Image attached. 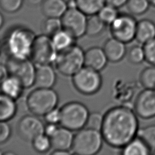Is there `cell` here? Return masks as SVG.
Wrapping results in <instances>:
<instances>
[{
    "instance_id": "obj_45",
    "label": "cell",
    "mask_w": 155,
    "mask_h": 155,
    "mask_svg": "<svg viewBox=\"0 0 155 155\" xmlns=\"http://www.w3.org/2000/svg\"><path fill=\"white\" fill-rule=\"evenodd\" d=\"M2 42L0 41V55L2 52Z\"/></svg>"
},
{
    "instance_id": "obj_16",
    "label": "cell",
    "mask_w": 155,
    "mask_h": 155,
    "mask_svg": "<svg viewBox=\"0 0 155 155\" xmlns=\"http://www.w3.org/2000/svg\"><path fill=\"white\" fill-rule=\"evenodd\" d=\"M108 60L103 48L92 47L85 51L84 66L101 71L107 66Z\"/></svg>"
},
{
    "instance_id": "obj_24",
    "label": "cell",
    "mask_w": 155,
    "mask_h": 155,
    "mask_svg": "<svg viewBox=\"0 0 155 155\" xmlns=\"http://www.w3.org/2000/svg\"><path fill=\"white\" fill-rule=\"evenodd\" d=\"M76 7L88 16L97 15L106 4L105 0H75Z\"/></svg>"
},
{
    "instance_id": "obj_19",
    "label": "cell",
    "mask_w": 155,
    "mask_h": 155,
    "mask_svg": "<svg viewBox=\"0 0 155 155\" xmlns=\"http://www.w3.org/2000/svg\"><path fill=\"white\" fill-rule=\"evenodd\" d=\"M155 38V22L150 19L137 21L135 39L138 43L145 44Z\"/></svg>"
},
{
    "instance_id": "obj_1",
    "label": "cell",
    "mask_w": 155,
    "mask_h": 155,
    "mask_svg": "<svg viewBox=\"0 0 155 155\" xmlns=\"http://www.w3.org/2000/svg\"><path fill=\"white\" fill-rule=\"evenodd\" d=\"M139 129L138 116L134 110L119 105L110 108L104 114L101 132L106 143L122 149L137 136Z\"/></svg>"
},
{
    "instance_id": "obj_15",
    "label": "cell",
    "mask_w": 155,
    "mask_h": 155,
    "mask_svg": "<svg viewBox=\"0 0 155 155\" xmlns=\"http://www.w3.org/2000/svg\"><path fill=\"white\" fill-rule=\"evenodd\" d=\"M102 48L108 62L112 63L122 61L127 53L126 44L113 37L107 39Z\"/></svg>"
},
{
    "instance_id": "obj_18",
    "label": "cell",
    "mask_w": 155,
    "mask_h": 155,
    "mask_svg": "<svg viewBox=\"0 0 155 155\" xmlns=\"http://www.w3.org/2000/svg\"><path fill=\"white\" fill-rule=\"evenodd\" d=\"M67 9L66 0H44L41 5L42 13L47 18H61Z\"/></svg>"
},
{
    "instance_id": "obj_20",
    "label": "cell",
    "mask_w": 155,
    "mask_h": 155,
    "mask_svg": "<svg viewBox=\"0 0 155 155\" xmlns=\"http://www.w3.org/2000/svg\"><path fill=\"white\" fill-rule=\"evenodd\" d=\"M24 89L22 82L10 75L5 79L0 86V92L16 101L22 96Z\"/></svg>"
},
{
    "instance_id": "obj_2",
    "label": "cell",
    "mask_w": 155,
    "mask_h": 155,
    "mask_svg": "<svg viewBox=\"0 0 155 155\" xmlns=\"http://www.w3.org/2000/svg\"><path fill=\"white\" fill-rule=\"evenodd\" d=\"M36 36L34 31L27 27L22 25H14L4 35L2 41V50L7 58H30Z\"/></svg>"
},
{
    "instance_id": "obj_47",
    "label": "cell",
    "mask_w": 155,
    "mask_h": 155,
    "mask_svg": "<svg viewBox=\"0 0 155 155\" xmlns=\"http://www.w3.org/2000/svg\"><path fill=\"white\" fill-rule=\"evenodd\" d=\"M153 153L154 154H155V150H154V151H153V153Z\"/></svg>"
},
{
    "instance_id": "obj_37",
    "label": "cell",
    "mask_w": 155,
    "mask_h": 155,
    "mask_svg": "<svg viewBox=\"0 0 155 155\" xmlns=\"http://www.w3.org/2000/svg\"><path fill=\"white\" fill-rule=\"evenodd\" d=\"M43 117L46 123L60 124L61 119V108L56 107L48 112Z\"/></svg>"
},
{
    "instance_id": "obj_21",
    "label": "cell",
    "mask_w": 155,
    "mask_h": 155,
    "mask_svg": "<svg viewBox=\"0 0 155 155\" xmlns=\"http://www.w3.org/2000/svg\"><path fill=\"white\" fill-rule=\"evenodd\" d=\"M17 110L16 100L0 92V121L8 122L15 116Z\"/></svg>"
},
{
    "instance_id": "obj_27",
    "label": "cell",
    "mask_w": 155,
    "mask_h": 155,
    "mask_svg": "<svg viewBox=\"0 0 155 155\" xmlns=\"http://www.w3.org/2000/svg\"><path fill=\"white\" fill-rule=\"evenodd\" d=\"M139 82L143 88L155 90V66L144 68L139 75Z\"/></svg>"
},
{
    "instance_id": "obj_17",
    "label": "cell",
    "mask_w": 155,
    "mask_h": 155,
    "mask_svg": "<svg viewBox=\"0 0 155 155\" xmlns=\"http://www.w3.org/2000/svg\"><path fill=\"white\" fill-rule=\"evenodd\" d=\"M73 132L67 128L59 126L56 132L50 137L52 149L70 151L74 136Z\"/></svg>"
},
{
    "instance_id": "obj_46",
    "label": "cell",
    "mask_w": 155,
    "mask_h": 155,
    "mask_svg": "<svg viewBox=\"0 0 155 155\" xmlns=\"http://www.w3.org/2000/svg\"><path fill=\"white\" fill-rule=\"evenodd\" d=\"M3 154V152L2 151V150L0 149V155H2Z\"/></svg>"
},
{
    "instance_id": "obj_5",
    "label": "cell",
    "mask_w": 155,
    "mask_h": 155,
    "mask_svg": "<svg viewBox=\"0 0 155 155\" xmlns=\"http://www.w3.org/2000/svg\"><path fill=\"white\" fill-rule=\"evenodd\" d=\"M85 51L76 44L59 51L53 63L56 71L65 76H72L84 65Z\"/></svg>"
},
{
    "instance_id": "obj_31",
    "label": "cell",
    "mask_w": 155,
    "mask_h": 155,
    "mask_svg": "<svg viewBox=\"0 0 155 155\" xmlns=\"http://www.w3.org/2000/svg\"><path fill=\"white\" fill-rule=\"evenodd\" d=\"M32 147L39 153H45L52 148L50 138L46 134H42L36 137L31 141Z\"/></svg>"
},
{
    "instance_id": "obj_12",
    "label": "cell",
    "mask_w": 155,
    "mask_h": 155,
    "mask_svg": "<svg viewBox=\"0 0 155 155\" xmlns=\"http://www.w3.org/2000/svg\"><path fill=\"white\" fill-rule=\"evenodd\" d=\"M42 120L33 114L23 116L19 120L16 130L19 136L25 141L31 142L36 137L44 133Z\"/></svg>"
},
{
    "instance_id": "obj_10",
    "label": "cell",
    "mask_w": 155,
    "mask_h": 155,
    "mask_svg": "<svg viewBox=\"0 0 155 155\" xmlns=\"http://www.w3.org/2000/svg\"><path fill=\"white\" fill-rule=\"evenodd\" d=\"M137 21L130 13H120L116 19L109 25L112 37L125 44L135 39Z\"/></svg>"
},
{
    "instance_id": "obj_23",
    "label": "cell",
    "mask_w": 155,
    "mask_h": 155,
    "mask_svg": "<svg viewBox=\"0 0 155 155\" xmlns=\"http://www.w3.org/2000/svg\"><path fill=\"white\" fill-rule=\"evenodd\" d=\"M52 42L58 51L66 49L76 44V39L67 30L62 28L52 37Z\"/></svg>"
},
{
    "instance_id": "obj_29",
    "label": "cell",
    "mask_w": 155,
    "mask_h": 155,
    "mask_svg": "<svg viewBox=\"0 0 155 155\" xmlns=\"http://www.w3.org/2000/svg\"><path fill=\"white\" fill-rule=\"evenodd\" d=\"M137 136L146 143L152 151L155 150V124L139 128Z\"/></svg>"
},
{
    "instance_id": "obj_7",
    "label": "cell",
    "mask_w": 155,
    "mask_h": 155,
    "mask_svg": "<svg viewBox=\"0 0 155 155\" xmlns=\"http://www.w3.org/2000/svg\"><path fill=\"white\" fill-rule=\"evenodd\" d=\"M71 78L75 89L84 95L96 94L102 85V78L100 71L87 66H84Z\"/></svg>"
},
{
    "instance_id": "obj_8",
    "label": "cell",
    "mask_w": 155,
    "mask_h": 155,
    "mask_svg": "<svg viewBox=\"0 0 155 155\" xmlns=\"http://www.w3.org/2000/svg\"><path fill=\"white\" fill-rule=\"evenodd\" d=\"M5 64L8 74L19 79L25 88L34 86L36 67L30 58H7Z\"/></svg>"
},
{
    "instance_id": "obj_25",
    "label": "cell",
    "mask_w": 155,
    "mask_h": 155,
    "mask_svg": "<svg viewBox=\"0 0 155 155\" xmlns=\"http://www.w3.org/2000/svg\"><path fill=\"white\" fill-rule=\"evenodd\" d=\"M106 26L107 25L97 15L89 16H88L85 35L90 37L97 36L104 31Z\"/></svg>"
},
{
    "instance_id": "obj_22",
    "label": "cell",
    "mask_w": 155,
    "mask_h": 155,
    "mask_svg": "<svg viewBox=\"0 0 155 155\" xmlns=\"http://www.w3.org/2000/svg\"><path fill=\"white\" fill-rule=\"evenodd\" d=\"M151 153V149L138 136L130 141L121 150L123 155H148Z\"/></svg>"
},
{
    "instance_id": "obj_13",
    "label": "cell",
    "mask_w": 155,
    "mask_h": 155,
    "mask_svg": "<svg viewBox=\"0 0 155 155\" xmlns=\"http://www.w3.org/2000/svg\"><path fill=\"white\" fill-rule=\"evenodd\" d=\"M134 111L138 117L149 119L155 117V90L144 88L137 95Z\"/></svg>"
},
{
    "instance_id": "obj_4",
    "label": "cell",
    "mask_w": 155,
    "mask_h": 155,
    "mask_svg": "<svg viewBox=\"0 0 155 155\" xmlns=\"http://www.w3.org/2000/svg\"><path fill=\"white\" fill-rule=\"evenodd\" d=\"M104 142L101 131L84 127L74 134L71 152L78 155H94Z\"/></svg>"
},
{
    "instance_id": "obj_41",
    "label": "cell",
    "mask_w": 155,
    "mask_h": 155,
    "mask_svg": "<svg viewBox=\"0 0 155 155\" xmlns=\"http://www.w3.org/2000/svg\"><path fill=\"white\" fill-rule=\"evenodd\" d=\"M72 153L70 151H64V150H53L50 153L53 155H69Z\"/></svg>"
},
{
    "instance_id": "obj_11",
    "label": "cell",
    "mask_w": 155,
    "mask_h": 155,
    "mask_svg": "<svg viewBox=\"0 0 155 155\" xmlns=\"http://www.w3.org/2000/svg\"><path fill=\"white\" fill-rule=\"evenodd\" d=\"M61 20L62 28L71 34L76 39L85 35L88 16L78 8H68Z\"/></svg>"
},
{
    "instance_id": "obj_33",
    "label": "cell",
    "mask_w": 155,
    "mask_h": 155,
    "mask_svg": "<svg viewBox=\"0 0 155 155\" xmlns=\"http://www.w3.org/2000/svg\"><path fill=\"white\" fill-rule=\"evenodd\" d=\"M25 0H0V8L3 12L12 14L19 11Z\"/></svg>"
},
{
    "instance_id": "obj_9",
    "label": "cell",
    "mask_w": 155,
    "mask_h": 155,
    "mask_svg": "<svg viewBox=\"0 0 155 155\" xmlns=\"http://www.w3.org/2000/svg\"><path fill=\"white\" fill-rule=\"evenodd\" d=\"M58 51L51 38L44 34L36 35L31 48L30 59L37 65L54 63Z\"/></svg>"
},
{
    "instance_id": "obj_3",
    "label": "cell",
    "mask_w": 155,
    "mask_h": 155,
    "mask_svg": "<svg viewBox=\"0 0 155 155\" xmlns=\"http://www.w3.org/2000/svg\"><path fill=\"white\" fill-rule=\"evenodd\" d=\"M59 101V95L53 88L35 87L28 93L25 102L30 112L41 117L58 107Z\"/></svg>"
},
{
    "instance_id": "obj_44",
    "label": "cell",
    "mask_w": 155,
    "mask_h": 155,
    "mask_svg": "<svg viewBox=\"0 0 155 155\" xmlns=\"http://www.w3.org/2000/svg\"><path fill=\"white\" fill-rule=\"evenodd\" d=\"M151 6L155 7V0H148Z\"/></svg>"
},
{
    "instance_id": "obj_6",
    "label": "cell",
    "mask_w": 155,
    "mask_h": 155,
    "mask_svg": "<svg viewBox=\"0 0 155 155\" xmlns=\"http://www.w3.org/2000/svg\"><path fill=\"white\" fill-rule=\"evenodd\" d=\"M60 108L61 126L73 131H78L85 127L90 111L84 104L79 101H71Z\"/></svg>"
},
{
    "instance_id": "obj_30",
    "label": "cell",
    "mask_w": 155,
    "mask_h": 155,
    "mask_svg": "<svg viewBox=\"0 0 155 155\" xmlns=\"http://www.w3.org/2000/svg\"><path fill=\"white\" fill-rule=\"evenodd\" d=\"M119 8L105 4L97 14L99 18L107 25H110L119 16Z\"/></svg>"
},
{
    "instance_id": "obj_43",
    "label": "cell",
    "mask_w": 155,
    "mask_h": 155,
    "mask_svg": "<svg viewBox=\"0 0 155 155\" xmlns=\"http://www.w3.org/2000/svg\"><path fill=\"white\" fill-rule=\"evenodd\" d=\"M4 23V18L3 15L0 12V29L2 27Z\"/></svg>"
},
{
    "instance_id": "obj_32",
    "label": "cell",
    "mask_w": 155,
    "mask_h": 155,
    "mask_svg": "<svg viewBox=\"0 0 155 155\" xmlns=\"http://www.w3.org/2000/svg\"><path fill=\"white\" fill-rule=\"evenodd\" d=\"M127 58L133 64H140L145 61L143 47L139 45H133L127 53Z\"/></svg>"
},
{
    "instance_id": "obj_42",
    "label": "cell",
    "mask_w": 155,
    "mask_h": 155,
    "mask_svg": "<svg viewBox=\"0 0 155 155\" xmlns=\"http://www.w3.org/2000/svg\"><path fill=\"white\" fill-rule=\"evenodd\" d=\"M28 4L32 6H37L39 5H41L44 0H25Z\"/></svg>"
},
{
    "instance_id": "obj_14",
    "label": "cell",
    "mask_w": 155,
    "mask_h": 155,
    "mask_svg": "<svg viewBox=\"0 0 155 155\" xmlns=\"http://www.w3.org/2000/svg\"><path fill=\"white\" fill-rule=\"evenodd\" d=\"M56 70L51 64L37 65L34 86L38 88H53L57 81Z\"/></svg>"
},
{
    "instance_id": "obj_38",
    "label": "cell",
    "mask_w": 155,
    "mask_h": 155,
    "mask_svg": "<svg viewBox=\"0 0 155 155\" xmlns=\"http://www.w3.org/2000/svg\"><path fill=\"white\" fill-rule=\"evenodd\" d=\"M59 127L58 124L47 123L44 127V134L50 138L56 132Z\"/></svg>"
},
{
    "instance_id": "obj_26",
    "label": "cell",
    "mask_w": 155,
    "mask_h": 155,
    "mask_svg": "<svg viewBox=\"0 0 155 155\" xmlns=\"http://www.w3.org/2000/svg\"><path fill=\"white\" fill-rule=\"evenodd\" d=\"M62 28L61 18H47L42 21L41 24V31L49 37H52L55 33Z\"/></svg>"
},
{
    "instance_id": "obj_34",
    "label": "cell",
    "mask_w": 155,
    "mask_h": 155,
    "mask_svg": "<svg viewBox=\"0 0 155 155\" xmlns=\"http://www.w3.org/2000/svg\"><path fill=\"white\" fill-rule=\"evenodd\" d=\"M104 119V114L97 111L90 113L85 127L101 131Z\"/></svg>"
},
{
    "instance_id": "obj_28",
    "label": "cell",
    "mask_w": 155,
    "mask_h": 155,
    "mask_svg": "<svg viewBox=\"0 0 155 155\" xmlns=\"http://www.w3.org/2000/svg\"><path fill=\"white\" fill-rule=\"evenodd\" d=\"M125 5L128 12L134 16L143 15L151 6L148 0H128Z\"/></svg>"
},
{
    "instance_id": "obj_36",
    "label": "cell",
    "mask_w": 155,
    "mask_h": 155,
    "mask_svg": "<svg viewBox=\"0 0 155 155\" xmlns=\"http://www.w3.org/2000/svg\"><path fill=\"white\" fill-rule=\"evenodd\" d=\"M12 130L7 121H0V145L7 142L10 138Z\"/></svg>"
},
{
    "instance_id": "obj_35",
    "label": "cell",
    "mask_w": 155,
    "mask_h": 155,
    "mask_svg": "<svg viewBox=\"0 0 155 155\" xmlns=\"http://www.w3.org/2000/svg\"><path fill=\"white\" fill-rule=\"evenodd\" d=\"M145 61L151 65L155 66V38L143 45Z\"/></svg>"
},
{
    "instance_id": "obj_40",
    "label": "cell",
    "mask_w": 155,
    "mask_h": 155,
    "mask_svg": "<svg viewBox=\"0 0 155 155\" xmlns=\"http://www.w3.org/2000/svg\"><path fill=\"white\" fill-rule=\"evenodd\" d=\"M8 75V72L5 64H0V86Z\"/></svg>"
},
{
    "instance_id": "obj_39",
    "label": "cell",
    "mask_w": 155,
    "mask_h": 155,
    "mask_svg": "<svg viewBox=\"0 0 155 155\" xmlns=\"http://www.w3.org/2000/svg\"><path fill=\"white\" fill-rule=\"evenodd\" d=\"M128 0H105L107 4L113 5L117 8H119L126 5Z\"/></svg>"
}]
</instances>
